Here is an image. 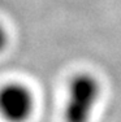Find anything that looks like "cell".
<instances>
[{
	"instance_id": "3957f363",
	"label": "cell",
	"mask_w": 121,
	"mask_h": 122,
	"mask_svg": "<svg viewBox=\"0 0 121 122\" xmlns=\"http://www.w3.org/2000/svg\"><path fill=\"white\" fill-rule=\"evenodd\" d=\"M5 44H7V33L3 29V26H0V51L4 49Z\"/></svg>"
},
{
	"instance_id": "6da1fadb",
	"label": "cell",
	"mask_w": 121,
	"mask_h": 122,
	"mask_svg": "<svg viewBox=\"0 0 121 122\" xmlns=\"http://www.w3.org/2000/svg\"><path fill=\"white\" fill-rule=\"evenodd\" d=\"M100 97V85L91 74H77L69 83L65 104L67 122H90Z\"/></svg>"
},
{
	"instance_id": "7a4b0ae2",
	"label": "cell",
	"mask_w": 121,
	"mask_h": 122,
	"mask_svg": "<svg viewBox=\"0 0 121 122\" xmlns=\"http://www.w3.org/2000/svg\"><path fill=\"white\" fill-rule=\"evenodd\" d=\"M34 110V96L21 83L0 88V116L8 122H26Z\"/></svg>"
}]
</instances>
